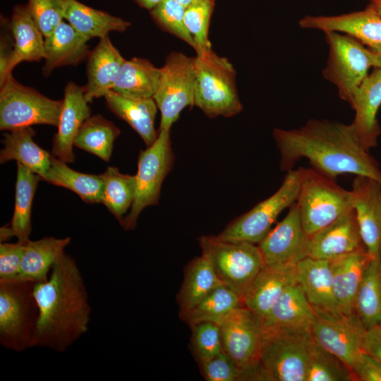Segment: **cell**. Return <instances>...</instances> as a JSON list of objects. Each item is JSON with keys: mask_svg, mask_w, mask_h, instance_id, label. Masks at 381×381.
Masks as SVG:
<instances>
[{"mask_svg": "<svg viewBox=\"0 0 381 381\" xmlns=\"http://www.w3.org/2000/svg\"><path fill=\"white\" fill-rule=\"evenodd\" d=\"M39 317L32 347L62 353L89 330L92 308L78 265L65 252L47 281L36 283Z\"/></svg>", "mask_w": 381, "mask_h": 381, "instance_id": "2", "label": "cell"}, {"mask_svg": "<svg viewBox=\"0 0 381 381\" xmlns=\"http://www.w3.org/2000/svg\"><path fill=\"white\" fill-rule=\"evenodd\" d=\"M42 179L38 174L17 162L15 206L10 225L17 241L23 243L30 240L32 204L38 183Z\"/></svg>", "mask_w": 381, "mask_h": 381, "instance_id": "36", "label": "cell"}, {"mask_svg": "<svg viewBox=\"0 0 381 381\" xmlns=\"http://www.w3.org/2000/svg\"><path fill=\"white\" fill-rule=\"evenodd\" d=\"M70 243V237L45 236L28 241L24 245L20 272L16 279L36 283L47 281L53 265Z\"/></svg>", "mask_w": 381, "mask_h": 381, "instance_id": "29", "label": "cell"}, {"mask_svg": "<svg viewBox=\"0 0 381 381\" xmlns=\"http://www.w3.org/2000/svg\"><path fill=\"white\" fill-rule=\"evenodd\" d=\"M370 259L365 249L330 260L334 294L339 312L355 313L357 291Z\"/></svg>", "mask_w": 381, "mask_h": 381, "instance_id": "26", "label": "cell"}, {"mask_svg": "<svg viewBox=\"0 0 381 381\" xmlns=\"http://www.w3.org/2000/svg\"><path fill=\"white\" fill-rule=\"evenodd\" d=\"M242 306H244L241 298L229 287L222 284L181 317L189 325L200 322L219 325L232 311Z\"/></svg>", "mask_w": 381, "mask_h": 381, "instance_id": "38", "label": "cell"}, {"mask_svg": "<svg viewBox=\"0 0 381 381\" xmlns=\"http://www.w3.org/2000/svg\"><path fill=\"white\" fill-rule=\"evenodd\" d=\"M25 243H0V281L11 280L18 277Z\"/></svg>", "mask_w": 381, "mask_h": 381, "instance_id": "46", "label": "cell"}, {"mask_svg": "<svg viewBox=\"0 0 381 381\" xmlns=\"http://www.w3.org/2000/svg\"><path fill=\"white\" fill-rule=\"evenodd\" d=\"M160 77V68L150 61L133 57L123 62L111 90L131 98H153Z\"/></svg>", "mask_w": 381, "mask_h": 381, "instance_id": "31", "label": "cell"}, {"mask_svg": "<svg viewBox=\"0 0 381 381\" xmlns=\"http://www.w3.org/2000/svg\"><path fill=\"white\" fill-rule=\"evenodd\" d=\"M302 226L310 236L353 209L351 190L313 168H302L296 201Z\"/></svg>", "mask_w": 381, "mask_h": 381, "instance_id": "4", "label": "cell"}, {"mask_svg": "<svg viewBox=\"0 0 381 381\" xmlns=\"http://www.w3.org/2000/svg\"><path fill=\"white\" fill-rule=\"evenodd\" d=\"M296 279L313 308L339 312L334 294L330 260L306 257L296 265Z\"/></svg>", "mask_w": 381, "mask_h": 381, "instance_id": "25", "label": "cell"}, {"mask_svg": "<svg viewBox=\"0 0 381 381\" xmlns=\"http://www.w3.org/2000/svg\"><path fill=\"white\" fill-rule=\"evenodd\" d=\"M362 350L381 361V325L365 330L362 341Z\"/></svg>", "mask_w": 381, "mask_h": 381, "instance_id": "49", "label": "cell"}, {"mask_svg": "<svg viewBox=\"0 0 381 381\" xmlns=\"http://www.w3.org/2000/svg\"><path fill=\"white\" fill-rule=\"evenodd\" d=\"M370 6L376 11V12L381 16V0H368Z\"/></svg>", "mask_w": 381, "mask_h": 381, "instance_id": "53", "label": "cell"}, {"mask_svg": "<svg viewBox=\"0 0 381 381\" xmlns=\"http://www.w3.org/2000/svg\"><path fill=\"white\" fill-rule=\"evenodd\" d=\"M309 332L272 331L264 329L260 363L269 380L306 381Z\"/></svg>", "mask_w": 381, "mask_h": 381, "instance_id": "12", "label": "cell"}, {"mask_svg": "<svg viewBox=\"0 0 381 381\" xmlns=\"http://www.w3.org/2000/svg\"><path fill=\"white\" fill-rule=\"evenodd\" d=\"M186 8L174 0H163L150 10V13L154 20L162 29L195 49L193 39L184 23Z\"/></svg>", "mask_w": 381, "mask_h": 381, "instance_id": "42", "label": "cell"}, {"mask_svg": "<svg viewBox=\"0 0 381 381\" xmlns=\"http://www.w3.org/2000/svg\"><path fill=\"white\" fill-rule=\"evenodd\" d=\"M142 7L148 10L152 9L163 0H135Z\"/></svg>", "mask_w": 381, "mask_h": 381, "instance_id": "51", "label": "cell"}, {"mask_svg": "<svg viewBox=\"0 0 381 381\" xmlns=\"http://www.w3.org/2000/svg\"><path fill=\"white\" fill-rule=\"evenodd\" d=\"M125 60L109 36L99 39L87 56V83L83 88L89 103L112 90Z\"/></svg>", "mask_w": 381, "mask_h": 381, "instance_id": "23", "label": "cell"}, {"mask_svg": "<svg viewBox=\"0 0 381 381\" xmlns=\"http://www.w3.org/2000/svg\"><path fill=\"white\" fill-rule=\"evenodd\" d=\"M348 102L355 111L351 125L363 146L369 151L377 145L381 132L377 119L381 106L380 68H373Z\"/></svg>", "mask_w": 381, "mask_h": 381, "instance_id": "18", "label": "cell"}, {"mask_svg": "<svg viewBox=\"0 0 381 381\" xmlns=\"http://www.w3.org/2000/svg\"><path fill=\"white\" fill-rule=\"evenodd\" d=\"M44 181L75 193L87 203L102 202L104 179L99 175L81 173L71 169L53 155Z\"/></svg>", "mask_w": 381, "mask_h": 381, "instance_id": "35", "label": "cell"}, {"mask_svg": "<svg viewBox=\"0 0 381 381\" xmlns=\"http://www.w3.org/2000/svg\"><path fill=\"white\" fill-rule=\"evenodd\" d=\"M174 1L182 4L185 7H187L190 4H191L193 2L195 1L196 0H174Z\"/></svg>", "mask_w": 381, "mask_h": 381, "instance_id": "54", "label": "cell"}, {"mask_svg": "<svg viewBox=\"0 0 381 381\" xmlns=\"http://www.w3.org/2000/svg\"><path fill=\"white\" fill-rule=\"evenodd\" d=\"M88 40L70 23L62 21L44 37V75L61 66H76L87 58L90 52Z\"/></svg>", "mask_w": 381, "mask_h": 381, "instance_id": "24", "label": "cell"}, {"mask_svg": "<svg viewBox=\"0 0 381 381\" xmlns=\"http://www.w3.org/2000/svg\"><path fill=\"white\" fill-rule=\"evenodd\" d=\"M10 25L14 39V66L22 61H39L44 59V37L33 20L27 4L13 8Z\"/></svg>", "mask_w": 381, "mask_h": 381, "instance_id": "32", "label": "cell"}, {"mask_svg": "<svg viewBox=\"0 0 381 381\" xmlns=\"http://www.w3.org/2000/svg\"><path fill=\"white\" fill-rule=\"evenodd\" d=\"M0 37V86L12 75L15 68L14 59V39L12 34L10 22L6 23L2 20Z\"/></svg>", "mask_w": 381, "mask_h": 381, "instance_id": "47", "label": "cell"}, {"mask_svg": "<svg viewBox=\"0 0 381 381\" xmlns=\"http://www.w3.org/2000/svg\"><path fill=\"white\" fill-rule=\"evenodd\" d=\"M314 310L298 283L287 287L262 320L272 331L309 332Z\"/></svg>", "mask_w": 381, "mask_h": 381, "instance_id": "22", "label": "cell"}, {"mask_svg": "<svg viewBox=\"0 0 381 381\" xmlns=\"http://www.w3.org/2000/svg\"><path fill=\"white\" fill-rule=\"evenodd\" d=\"M351 368L337 356L318 346L310 344L306 381L356 380Z\"/></svg>", "mask_w": 381, "mask_h": 381, "instance_id": "40", "label": "cell"}, {"mask_svg": "<svg viewBox=\"0 0 381 381\" xmlns=\"http://www.w3.org/2000/svg\"><path fill=\"white\" fill-rule=\"evenodd\" d=\"M300 27L350 35L369 48L381 45V16L368 4L362 11L332 16H306Z\"/></svg>", "mask_w": 381, "mask_h": 381, "instance_id": "19", "label": "cell"}, {"mask_svg": "<svg viewBox=\"0 0 381 381\" xmlns=\"http://www.w3.org/2000/svg\"><path fill=\"white\" fill-rule=\"evenodd\" d=\"M214 0H196L186 8L184 23L195 42L196 54L210 49L208 29Z\"/></svg>", "mask_w": 381, "mask_h": 381, "instance_id": "41", "label": "cell"}, {"mask_svg": "<svg viewBox=\"0 0 381 381\" xmlns=\"http://www.w3.org/2000/svg\"><path fill=\"white\" fill-rule=\"evenodd\" d=\"M375 55V63L373 68H379L381 69V45H378L372 48H370Z\"/></svg>", "mask_w": 381, "mask_h": 381, "instance_id": "52", "label": "cell"}, {"mask_svg": "<svg viewBox=\"0 0 381 381\" xmlns=\"http://www.w3.org/2000/svg\"><path fill=\"white\" fill-rule=\"evenodd\" d=\"M120 130L101 115L88 117L81 125L74 140V146L109 162L114 143Z\"/></svg>", "mask_w": 381, "mask_h": 381, "instance_id": "37", "label": "cell"}, {"mask_svg": "<svg viewBox=\"0 0 381 381\" xmlns=\"http://www.w3.org/2000/svg\"><path fill=\"white\" fill-rule=\"evenodd\" d=\"M355 212L360 234L370 258L381 255V184L356 176L352 183Z\"/></svg>", "mask_w": 381, "mask_h": 381, "instance_id": "16", "label": "cell"}, {"mask_svg": "<svg viewBox=\"0 0 381 381\" xmlns=\"http://www.w3.org/2000/svg\"><path fill=\"white\" fill-rule=\"evenodd\" d=\"M219 325L222 350L243 372L244 380H268L260 363L262 320L245 306L232 311Z\"/></svg>", "mask_w": 381, "mask_h": 381, "instance_id": "7", "label": "cell"}, {"mask_svg": "<svg viewBox=\"0 0 381 381\" xmlns=\"http://www.w3.org/2000/svg\"><path fill=\"white\" fill-rule=\"evenodd\" d=\"M222 284L209 258L202 253L200 257L191 261L186 270L178 298L181 316Z\"/></svg>", "mask_w": 381, "mask_h": 381, "instance_id": "33", "label": "cell"}, {"mask_svg": "<svg viewBox=\"0 0 381 381\" xmlns=\"http://www.w3.org/2000/svg\"><path fill=\"white\" fill-rule=\"evenodd\" d=\"M104 99L109 109L137 132L146 147L155 143L158 135L154 126L158 108L153 98H131L110 90Z\"/></svg>", "mask_w": 381, "mask_h": 381, "instance_id": "28", "label": "cell"}, {"mask_svg": "<svg viewBox=\"0 0 381 381\" xmlns=\"http://www.w3.org/2000/svg\"><path fill=\"white\" fill-rule=\"evenodd\" d=\"M30 15L44 37L49 36L64 19L63 0H28Z\"/></svg>", "mask_w": 381, "mask_h": 381, "instance_id": "44", "label": "cell"}, {"mask_svg": "<svg viewBox=\"0 0 381 381\" xmlns=\"http://www.w3.org/2000/svg\"><path fill=\"white\" fill-rule=\"evenodd\" d=\"M301 176L302 167L288 171L273 195L234 219L216 236L224 241L258 244L271 230L279 214L296 201Z\"/></svg>", "mask_w": 381, "mask_h": 381, "instance_id": "8", "label": "cell"}, {"mask_svg": "<svg viewBox=\"0 0 381 381\" xmlns=\"http://www.w3.org/2000/svg\"><path fill=\"white\" fill-rule=\"evenodd\" d=\"M35 284L19 279L0 281V343L8 350L32 348L39 317Z\"/></svg>", "mask_w": 381, "mask_h": 381, "instance_id": "5", "label": "cell"}, {"mask_svg": "<svg viewBox=\"0 0 381 381\" xmlns=\"http://www.w3.org/2000/svg\"><path fill=\"white\" fill-rule=\"evenodd\" d=\"M170 130L159 129L155 143L140 152L135 198L121 224L126 231L135 228L138 217L145 208L158 203L162 183L174 163Z\"/></svg>", "mask_w": 381, "mask_h": 381, "instance_id": "10", "label": "cell"}, {"mask_svg": "<svg viewBox=\"0 0 381 381\" xmlns=\"http://www.w3.org/2000/svg\"><path fill=\"white\" fill-rule=\"evenodd\" d=\"M194 57L172 52L160 68V77L153 96L161 113L159 129H171L181 112L194 106Z\"/></svg>", "mask_w": 381, "mask_h": 381, "instance_id": "13", "label": "cell"}, {"mask_svg": "<svg viewBox=\"0 0 381 381\" xmlns=\"http://www.w3.org/2000/svg\"><path fill=\"white\" fill-rule=\"evenodd\" d=\"M90 113L91 109L85 99L83 87L69 82L64 89L58 130L53 139L52 153L54 157L65 163L74 162V140L83 123L90 116Z\"/></svg>", "mask_w": 381, "mask_h": 381, "instance_id": "20", "label": "cell"}, {"mask_svg": "<svg viewBox=\"0 0 381 381\" xmlns=\"http://www.w3.org/2000/svg\"><path fill=\"white\" fill-rule=\"evenodd\" d=\"M15 236L12 228L9 224L4 225L0 229V243L8 242L12 237Z\"/></svg>", "mask_w": 381, "mask_h": 381, "instance_id": "50", "label": "cell"}, {"mask_svg": "<svg viewBox=\"0 0 381 381\" xmlns=\"http://www.w3.org/2000/svg\"><path fill=\"white\" fill-rule=\"evenodd\" d=\"M194 106L207 116L231 117L242 111L236 85V70L212 48L194 57Z\"/></svg>", "mask_w": 381, "mask_h": 381, "instance_id": "3", "label": "cell"}, {"mask_svg": "<svg viewBox=\"0 0 381 381\" xmlns=\"http://www.w3.org/2000/svg\"><path fill=\"white\" fill-rule=\"evenodd\" d=\"M0 129L44 124L57 126L63 99H50L18 83L11 75L0 86Z\"/></svg>", "mask_w": 381, "mask_h": 381, "instance_id": "9", "label": "cell"}, {"mask_svg": "<svg viewBox=\"0 0 381 381\" xmlns=\"http://www.w3.org/2000/svg\"><path fill=\"white\" fill-rule=\"evenodd\" d=\"M273 137L282 171L292 169L306 158L313 169L331 179L350 174L381 184L379 164L363 146L351 123L311 119L298 129L274 128Z\"/></svg>", "mask_w": 381, "mask_h": 381, "instance_id": "1", "label": "cell"}, {"mask_svg": "<svg viewBox=\"0 0 381 381\" xmlns=\"http://www.w3.org/2000/svg\"><path fill=\"white\" fill-rule=\"evenodd\" d=\"M190 326L192 330V346L199 364L207 361L223 351L218 324L200 322Z\"/></svg>", "mask_w": 381, "mask_h": 381, "instance_id": "43", "label": "cell"}, {"mask_svg": "<svg viewBox=\"0 0 381 381\" xmlns=\"http://www.w3.org/2000/svg\"><path fill=\"white\" fill-rule=\"evenodd\" d=\"M200 245L221 282L242 300L250 284L265 266L258 246L224 241L216 236H201Z\"/></svg>", "mask_w": 381, "mask_h": 381, "instance_id": "6", "label": "cell"}, {"mask_svg": "<svg viewBox=\"0 0 381 381\" xmlns=\"http://www.w3.org/2000/svg\"><path fill=\"white\" fill-rule=\"evenodd\" d=\"M325 33L329 54L323 76L337 86L340 98L348 102L370 68L374 67V53L350 35L334 31Z\"/></svg>", "mask_w": 381, "mask_h": 381, "instance_id": "11", "label": "cell"}, {"mask_svg": "<svg viewBox=\"0 0 381 381\" xmlns=\"http://www.w3.org/2000/svg\"><path fill=\"white\" fill-rule=\"evenodd\" d=\"M356 380L381 381V361L362 350L351 366Z\"/></svg>", "mask_w": 381, "mask_h": 381, "instance_id": "48", "label": "cell"}, {"mask_svg": "<svg viewBox=\"0 0 381 381\" xmlns=\"http://www.w3.org/2000/svg\"><path fill=\"white\" fill-rule=\"evenodd\" d=\"M102 176L104 190L102 203L121 224L135 198V175L124 174L116 167H109Z\"/></svg>", "mask_w": 381, "mask_h": 381, "instance_id": "39", "label": "cell"}, {"mask_svg": "<svg viewBox=\"0 0 381 381\" xmlns=\"http://www.w3.org/2000/svg\"><path fill=\"white\" fill-rule=\"evenodd\" d=\"M35 131L31 126L9 131L4 135V148L0 152V162L16 160L42 179L51 164L52 155L35 143Z\"/></svg>", "mask_w": 381, "mask_h": 381, "instance_id": "27", "label": "cell"}, {"mask_svg": "<svg viewBox=\"0 0 381 381\" xmlns=\"http://www.w3.org/2000/svg\"><path fill=\"white\" fill-rule=\"evenodd\" d=\"M64 19L88 40L109 36L110 32H125L131 25L119 17L92 8L77 0H63Z\"/></svg>", "mask_w": 381, "mask_h": 381, "instance_id": "30", "label": "cell"}, {"mask_svg": "<svg viewBox=\"0 0 381 381\" xmlns=\"http://www.w3.org/2000/svg\"><path fill=\"white\" fill-rule=\"evenodd\" d=\"M353 209L309 236L307 257L332 260L363 250Z\"/></svg>", "mask_w": 381, "mask_h": 381, "instance_id": "17", "label": "cell"}, {"mask_svg": "<svg viewBox=\"0 0 381 381\" xmlns=\"http://www.w3.org/2000/svg\"><path fill=\"white\" fill-rule=\"evenodd\" d=\"M313 310L314 319L310 327L313 340L351 368L362 351V341L366 330L357 315L318 308H313Z\"/></svg>", "mask_w": 381, "mask_h": 381, "instance_id": "14", "label": "cell"}, {"mask_svg": "<svg viewBox=\"0 0 381 381\" xmlns=\"http://www.w3.org/2000/svg\"><path fill=\"white\" fill-rule=\"evenodd\" d=\"M309 236L302 226L296 202L286 217L258 243L265 265L295 267L307 257Z\"/></svg>", "mask_w": 381, "mask_h": 381, "instance_id": "15", "label": "cell"}, {"mask_svg": "<svg viewBox=\"0 0 381 381\" xmlns=\"http://www.w3.org/2000/svg\"><path fill=\"white\" fill-rule=\"evenodd\" d=\"M200 366L207 381L244 380L243 372L223 351Z\"/></svg>", "mask_w": 381, "mask_h": 381, "instance_id": "45", "label": "cell"}, {"mask_svg": "<svg viewBox=\"0 0 381 381\" xmlns=\"http://www.w3.org/2000/svg\"><path fill=\"white\" fill-rule=\"evenodd\" d=\"M355 313L365 329L381 325V255L370 259L355 301Z\"/></svg>", "mask_w": 381, "mask_h": 381, "instance_id": "34", "label": "cell"}, {"mask_svg": "<svg viewBox=\"0 0 381 381\" xmlns=\"http://www.w3.org/2000/svg\"><path fill=\"white\" fill-rule=\"evenodd\" d=\"M296 283V266L265 265L246 290L243 304L262 320L284 290Z\"/></svg>", "mask_w": 381, "mask_h": 381, "instance_id": "21", "label": "cell"}]
</instances>
